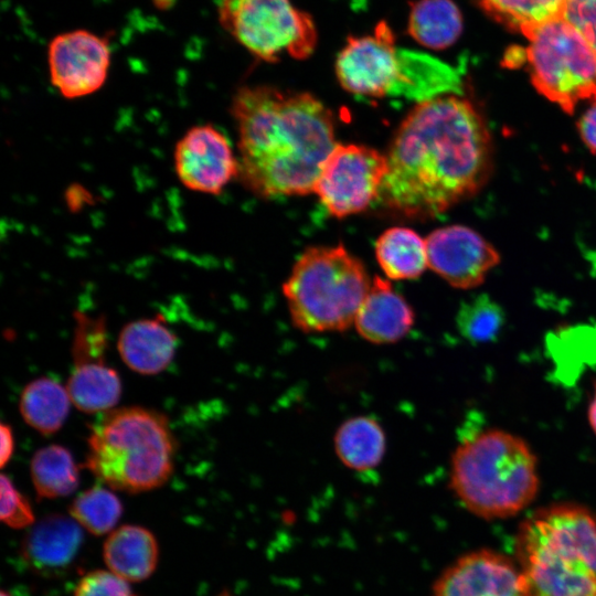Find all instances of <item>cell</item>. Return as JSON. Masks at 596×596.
Returning <instances> with one entry per match:
<instances>
[{
  "instance_id": "1",
  "label": "cell",
  "mask_w": 596,
  "mask_h": 596,
  "mask_svg": "<svg viewBox=\"0 0 596 596\" xmlns=\"http://www.w3.org/2000/svg\"><path fill=\"white\" fill-rule=\"evenodd\" d=\"M376 203L406 219L434 217L475 192L490 164L487 127L466 99L418 103L398 126L386 153Z\"/></svg>"
},
{
  "instance_id": "2",
  "label": "cell",
  "mask_w": 596,
  "mask_h": 596,
  "mask_svg": "<svg viewBox=\"0 0 596 596\" xmlns=\"http://www.w3.org/2000/svg\"><path fill=\"white\" fill-rule=\"evenodd\" d=\"M238 132V178L263 198L312 193L336 147L331 111L315 96L243 86L231 103Z\"/></svg>"
},
{
  "instance_id": "3",
  "label": "cell",
  "mask_w": 596,
  "mask_h": 596,
  "mask_svg": "<svg viewBox=\"0 0 596 596\" xmlns=\"http://www.w3.org/2000/svg\"><path fill=\"white\" fill-rule=\"evenodd\" d=\"M514 545L528 596H596V512L542 508L521 523Z\"/></svg>"
},
{
  "instance_id": "4",
  "label": "cell",
  "mask_w": 596,
  "mask_h": 596,
  "mask_svg": "<svg viewBox=\"0 0 596 596\" xmlns=\"http://www.w3.org/2000/svg\"><path fill=\"white\" fill-rule=\"evenodd\" d=\"M450 488L471 513L486 520L513 517L539 491L538 460L520 437L487 429L460 441L451 455Z\"/></svg>"
},
{
  "instance_id": "5",
  "label": "cell",
  "mask_w": 596,
  "mask_h": 596,
  "mask_svg": "<svg viewBox=\"0 0 596 596\" xmlns=\"http://www.w3.org/2000/svg\"><path fill=\"white\" fill-rule=\"evenodd\" d=\"M175 448L162 413L121 407L107 412L92 426L85 467L115 490L139 493L168 481Z\"/></svg>"
},
{
  "instance_id": "6",
  "label": "cell",
  "mask_w": 596,
  "mask_h": 596,
  "mask_svg": "<svg viewBox=\"0 0 596 596\" xmlns=\"http://www.w3.org/2000/svg\"><path fill=\"white\" fill-rule=\"evenodd\" d=\"M371 283L363 263L342 245L307 248L283 284L291 323L306 333L347 330Z\"/></svg>"
},
{
  "instance_id": "7",
  "label": "cell",
  "mask_w": 596,
  "mask_h": 596,
  "mask_svg": "<svg viewBox=\"0 0 596 596\" xmlns=\"http://www.w3.org/2000/svg\"><path fill=\"white\" fill-rule=\"evenodd\" d=\"M534 86L571 111L581 100L596 99V51L561 17L522 32Z\"/></svg>"
},
{
  "instance_id": "8",
  "label": "cell",
  "mask_w": 596,
  "mask_h": 596,
  "mask_svg": "<svg viewBox=\"0 0 596 596\" xmlns=\"http://www.w3.org/2000/svg\"><path fill=\"white\" fill-rule=\"evenodd\" d=\"M219 22L256 57L274 63L283 53L302 60L317 45L315 23L291 0H220Z\"/></svg>"
},
{
  "instance_id": "9",
  "label": "cell",
  "mask_w": 596,
  "mask_h": 596,
  "mask_svg": "<svg viewBox=\"0 0 596 596\" xmlns=\"http://www.w3.org/2000/svg\"><path fill=\"white\" fill-rule=\"evenodd\" d=\"M386 172V155L362 145L337 143L321 168L313 193L331 215L345 217L377 200Z\"/></svg>"
},
{
  "instance_id": "10",
  "label": "cell",
  "mask_w": 596,
  "mask_h": 596,
  "mask_svg": "<svg viewBox=\"0 0 596 596\" xmlns=\"http://www.w3.org/2000/svg\"><path fill=\"white\" fill-rule=\"evenodd\" d=\"M405 50L395 44L390 25L381 21L371 35L351 36L336 60V75L349 93L366 97L400 95Z\"/></svg>"
},
{
  "instance_id": "11",
  "label": "cell",
  "mask_w": 596,
  "mask_h": 596,
  "mask_svg": "<svg viewBox=\"0 0 596 596\" xmlns=\"http://www.w3.org/2000/svg\"><path fill=\"white\" fill-rule=\"evenodd\" d=\"M76 326L72 345L73 370L66 383L71 402L82 412L111 408L121 394L117 371L105 362L107 331L104 317L74 315Z\"/></svg>"
},
{
  "instance_id": "12",
  "label": "cell",
  "mask_w": 596,
  "mask_h": 596,
  "mask_svg": "<svg viewBox=\"0 0 596 596\" xmlns=\"http://www.w3.org/2000/svg\"><path fill=\"white\" fill-rule=\"evenodd\" d=\"M52 85L66 99L94 94L105 84L110 66L106 39L86 30L61 33L47 47Z\"/></svg>"
},
{
  "instance_id": "13",
  "label": "cell",
  "mask_w": 596,
  "mask_h": 596,
  "mask_svg": "<svg viewBox=\"0 0 596 596\" xmlns=\"http://www.w3.org/2000/svg\"><path fill=\"white\" fill-rule=\"evenodd\" d=\"M173 161L179 181L205 194H220L240 173L228 139L211 124L188 129L175 145Z\"/></svg>"
},
{
  "instance_id": "14",
  "label": "cell",
  "mask_w": 596,
  "mask_h": 596,
  "mask_svg": "<svg viewBox=\"0 0 596 596\" xmlns=\"http://www.w3.org/2000/svg\"><path fill=\"white\" fill-rule=\"evenodd\" d=\"M428 267L459 289L480 285L499 263L496 249L477 232L448 225L426 238Z\"/></svg>"
},
{
  "instance_id": "15",
  "label": "cell",
  "mask_w": 596,
  "mask_h": 596,
  "mask_svg": "<svg viewBox=\"0 0 596 596\" xmlns=\"http://www.w3.org/2000/svg\"><path fill=\"white\" fill-rule=\"evenodd\" d=\"M433 596H528L515 561L478 550L460 556L436 579Z\"/></svg>"
},
{
  "instance_id": "16",
  "label": "cell",
  "mask_w": 596,
  "mask_h": 596,
  "mask_svg": "<svg viewBox=\"0 0 596 596\" xmlns=\"http://www.w3.org/2000/svg\"><path fill=\"white\" fill-rule=\"evenodd\" d=\"M414 322L415 312L407 300L389 280L376 276L353 324L364 340L374 344H391L402 340Z\"/></svg>"
},
{
  "instance_id": "17",
  "label": "cell",
  "mask_w": 596,
  "mask_h": 596,
  "mask_svg": "<svg viewBox=\"0 0 596 596\" xmlns=\"http://www.w3.org/2000/svg\"><path fill=\"white\" fill-rule=\"evenodd\" d=\"M83 542L81 525L71 517L49 515L26 533L22 556L34 570L46 573L66 568Z\"/></svg>"
},
{
  "instance_id": "18",
  "label": "cell",
  "mask_w": 596,
  "mask_h": 596,
  "mask_svg": "<svg viewBox=\"0 0 596 596\" xmlns=\"http://www.w3.org/2000/svg\"><path fill=\"white\" fill-rule=\"evenodd\" d=\"M175 349L177 337L160 317L129 322L118 337L123 361L129 369L143 375L162 372L172 361Z\"/></svg>"
},
{
  "instance_id": "19",
  "label": "cell",
  "mask_w": 596,
  "mask_h": 596,
  "mask_svg": "<svg viewBox=\"0 0 596 596\" xmlns=\"http://www.w3.org/2000/svg\"><path fill=\"white\" fill-rule=\"evenodd\" d=\"M103 556L109 571L117 576L127 582H141L156 571L158 542L148 529L126 524L108 535Z\"/></svg>"
},
{
  "instance_id": "20",
  "label": "cell",
  "mask_w": 596,
  "mask_h": 596,
  "mask_svg": "<svg viewBox=\"0 0 596 596\" xmlns=\"http://www.w3.org/2000/svg\"><path fill=\"white\" fill-rule=\"evenodd\" d=\"M336 455L348 468L368 471L377 467L386 449L385 433L377 419L359 415L344 421L333 438Z\"/></svg>"
},
{
  "instance_id": "21",
  "label": "cell",
  "mask_w": 596,
  "mask_h": 596,
  "mask_svg": "<svg viewBox=\"0 0 596 596\" xmlns=\"http://www.w3.org/2000/svg\"><path fill=\"white\" fill-rule=\"evenodd\" d=\"M375 257L389 279L419 277L428 267L426 240L407 227H391L375 243Z\"/></svg>"
},
{
  "instance_id": "22",
  "label": "cell",
  "mask_w": 596,
  "mask_h": 596,
  "mask_svg": "<svg viewBox=\"0 0 596 596\" xmlns=\"http://www.w3.org/2000/svg\"><path fill=\"white\" fill-rule=\"evenodd\" d=\"M461 30V13L451 0H417L411 6L407 32L427 49H447L457 41Z\"/></svg>"
},
{
  "instance_id": "23",
  "label": "cell",
  "mask_w": 596,
  "mask_h": 596,
  "mask_svg": "<svg viewBox=\"0 0 596 596\" xmlns=\"http://www.w3.org/2000/svg\"><path fill=\"white\" fill-rule=\"evenodd\" d=\"M66 387L51 377H39L23 389L19 408L28 425L42 434H52L64 424L70 411Z\"/></svg>"
},
{
  "instance_id": "24",
  "label": "cell",
  "mask_w": 596,
  "mask_h": 596,
  "mask_svg": "<svg viewBox=\"0 0 596 596\" xmlns=\"http://www.w3.org/2000/svg\"><path fill=\"white\" fill-rule=\"evenodd\" d=\"M30 471L39 498L68 496L79 481L78 468L72 454L60 445H49L36 450L31 459Z\"/></svg>"
},
{
  "instance_id": "25",
  "label": "cell",
  "mask_w": 596,
  "mask_h": 596,
  "mask_svg": "<svg viewBox=\"0 0 596 596\" xmlns=\"http://www.w3.org/2000/svg\"><path fill=\"white\" fill-rule=\"evenodd\" d=\"M68 511L86 531L103 535L117 524L123 513V504L114 492L96 485L81 492L72 501Z\"/></svg>"
},
{
  "instance_id": "26",
  "label": "cell",
  "mask_w": 596,
  "mask_h": 596,
  "mask_svg": "<svg viewBox=\"0 0 596 596\" xmlns=\"http://www.w3.org/2000/svg\"><path fill=\"white\" fill-rule=\"evenodd\" d=\"M457 324L466 339L486 342L499 333L503 324V312L489 297L478 296L461 306Z\"/></svg>"
},
{
  "instance_id": "27",
  "label": "cell",
  "mask_w": 596,
  "mask_h": 596,
  "mask_svg": "<svg viewBox=\"0 0 596 596\" xmlns=\"http://www.w3.org/2000/svg\"><path fill=\"white\" fill-rule=\"evenodd\" d=\"M478 2L496 20L521 32L555 19L542 0H478Z\"/></svg>"
},
{
  "instance_id": "28",
  "label": "cell",
  "mask_w": 596,
  "mask_h": 596,
  "mask_svg": "<svg viewBox=\"0 0 596 596\" xmlns=\"http://www.w3.org/2000/svg\"><path fill=\"white\" fill-rule=\"evenodd\" d=\"M1 520L10 528L23 529L34 522V513L29 500L13 486L4 473L0 479Z\"/></svg>"
},
{
  "instance_id": "29",
  "label": "cell",
  "mask_w": 596,
  "mask_h": 596,
  "mask_svg": "<svg viewBox=\"0 0 596 596\" xmlns=\"http://www.w3.org/2000/svg\"><path fill=\"white\" fill-rule=\"evenodd\" d=\"M74 596H134L127 581L113 572L95 570L77 583Z\"/></svg>"
},
{
  "instance_id": "30",
  "label": "cell",
  "mask_w": 596,
  "mask_h": 596,
  "mask_svg": "<svg viewBox=\"0 0 596 596\" xmlns=\"http://www.w3.org/2000/svg\"><path fill=\"white\" fill-rule=\"evenodd\" d=\"M561 18L596 51V0H565Z\"/></svg>"
},
{
  "instance_id": "31",
  "label": "cell",
  "mask_w": 596,
  "mask_h": 596,
  "mask_svg": "<svg viewBox=\"0 0 596 596\" xmlns=\"http://www.w3.org/2000/svg\"><path fill=\"white\" fill-rule=\"evenodd\" d=\"M578 129L585 145L596 153V99L582 115Z\"/></svg>"
},
{
  "instance_id": "32",
  "label": "cell",
  "mask_w": 596,
  "mask_h": 596,
  "mask_svg": "<svg viewBox=\"0 0 596 596\" xmlns=\"http://www.w3.org/2000/svg\"><path fill=\"white\" fill-rule=\"evenodd\" d=\"M0 464L4 467L10 460L14 449V438L10 425L2 423L0 426Z\"/></svg>"
},
{
  "instance_id": "33",
  "label": "cell",
  "mask_w": 596,
  "mask_h": 596,
  "mask_svg": "<svg viewBox=\"0 0 596 596\" xmlns=\"http://www.w3.org/2000/svg\"><path fill=\"white\" fill-rule=\"evenodd\" d=\"M549 12L553 18L561 17L562 8L565 0H542Z\"/></svg>"
},
{
  "instance_id": "34",
  "label": "cell",
  "mask_w": 596,
  "mask_h": 596,
  "mask_svg": "<svg viewBox=\"0 0 596 596\" xmlns=\"http://www.w3.org/2000/svg\"><path fill=\"white\" fill-rule=\"evenodd\" d=\"M588 421H589V424H590V427H592L593 432L596 435V385H595L594 397H593V400L590 402V405H589V408H588Z\"/></svg>"
},
{
  "instance_id": "35",
  "label": "cell",
  "mask_w": 596,
  "mask_h": 596,
  "mask_svg": "<svg viewBox=\"0 0 596 596\" xmlns=\"http://www.w3.org/2000/svg\"><path fill=\"white\" fill-rule=\"evenodd\" d=\"M0 596H11L10 594H8L7 592L2 590Z\"/></svg>"
}]
</instances>
